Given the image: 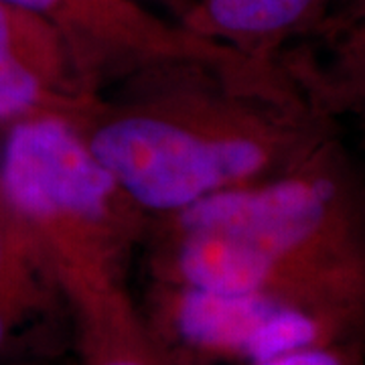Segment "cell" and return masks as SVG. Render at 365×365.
I'll return each mask as SVG.
<instances>
[{"label":"cell","instance_id":"6da1fadb","mask_svg":"<svg viewBox=\"0 0 365 365\" xmlns=\"http://www.w3.org/2000/svg\"><path fill=\"white\" fill-rule=\"evenodd\" d=\"M90 148L116 185L153 209L189 207L266 163L258 143L201 138L155 118L112 122L93 136Z\"/></svg>","mask_w":365,"mask_h":365},{"label":"cell","instance_id":"7a4b0ae2","mask_svg":"<svg viewBox=\"0 0 365 365\" xmlns=\"http://www.w3.org/2000/svg\"><path fill=\"white\" fill-rule=\"evenodd\" d=\"M116 181L66 124L29 118L14 124L2 155L0 195L21 220L55 225L100 215Z\"/></svg>","mask_w":365,"mask_h":365},{"label":"cell","instance_id":"3957f363","mask_svg":"<svg viewBox=\"0 0 365 365\" xmlns=\"http://www.w3.org/2000/svg\"><path fill=\"white\" fill-rule=\"evenodd\" d=\"M170 314L187 347L242 357L250 365L317 345L355 343L325 317L266 292L223 294L185 287Z\"/></svg>","mask_w":365,"mask_h":365},{"label":"cell","instance_id":"277c9868","mask_svg":"<svg viewBox=\"0 0 365 365\" xmlns=\"http://www.w3.org/2000/svg\"><path fill=\"white\" fill-rule=\"evenodd\" d=\"M55 59V25L0 2V120L26 116L43 100Z\"/></svg>","mask_w":365,"mask_h":365},{"label":"cell","instance_id":"5b68a950","mask_svg":"<svg viewBox=\"0 0 365 365\" xmlns=\"http://www.w3.org/2000/svg\"><path fill=\"white\" fill-rule=\"evenodd\" d=\"M179 274L185 287L223 294L266 292L292 302L282 284L278 262L234 237L187 234L179 252Z\"/></svg>","mask_w":365,"mask_h":365},{"label":"cell","instance_id":"8992f818","mask_svg":"<svg viewBox=\"0 0 365 365\" xmlns=\"http://www.w3.org/2000/svg\"><path fill=\"white\" fill-rule=\"evenodd\" d=\"M329 0H199L197 21L235 37H280L313 23Z\"/></svg>","mask_w":365,"mask_h":365},{"label":"cell","instance_id":"52a82bcc","mask_svg":"<svg viewBox=\"0 0 365 365\" xmlns=\"http://www.w3.org/2000/svg\"><path fill=\"white\" fill-rule=\"evenodd\" d=\"M41 14L57 29H73L98 35L144 37L155 31L153 21L140 16L122 0H0Z\"/></svg>","mask_w":365,"mask_h":365},{"label":"cell","instance_id":"ba28073f","mask_svg":"<svg viewBox=\"0 0 365 365\" xmlns=\"http://www.w3.org/2000/svg\"><path fill=\"white\" fill-rule=\"evenodd\" d=\"M23 248L0 225V353L9 349L14 335L43 300L39 282Z\"/></svg>","mask_w":365,"mask_h":365},{"label":"cell","instance_id":"9c48e42d","mask_svg":"<svg viewBox=\"0 0 365 365\" xmlns=\"http://www.w3.org/2000/svg\"><path fill=\"white\" fill-rule=\"evenodd\" d=\"M91 304V353L86 365H175L165 361L144 345L130 325L122 319V311L108 299Z\"/></svg>","mask_w":365,"mask_h":365},{"label":"cell","instance_id":"30bf717a","mask_svg":"<svg viewBox=\"0 0 365 365\" xmlns=\"http://www.w3.org/2000/svg\"><path fill=\"white\" fill-rule=\"evenodd\" d=\"M254 365H365V343L317 345Z\"/></svg>","mask_w":365,"mask_h":365},{"label":"cell","instance_id":"8fae6325","mask_svg":"<svg viewBox=\"0 0 365 365\" xmlns=\"http://www.w3.org/2000/svg\"><path fill=\"white\" fill-rule=\"evenodd\" d=\"M345 11L353 21L365 16V0H345Z\"/></svg>","mask_w":365,"mask_h":365},{"label":"cell","instance_id":"7c38bea8","mask_svg":"<svg viewBox=\"0 0 365 365\" xmlns=\"http://www.w3.org/2000/svg\"><path fill=\"white\" fill-rule=\"evenodd\" d=\"M0 365H2V364H0Z\"/></svg>","mask_w":365,"mask_h":365}]
</instances>
